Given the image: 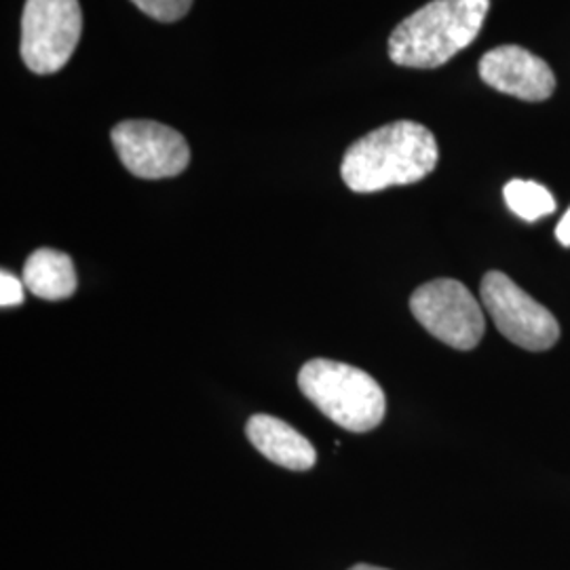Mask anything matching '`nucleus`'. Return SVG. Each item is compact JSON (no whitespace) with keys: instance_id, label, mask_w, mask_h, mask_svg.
<instances>
[{"instance_id":"nucleus-1","label":"nucleus","mask_w":570,"mask_h":570,"mask_svg":"<svg viewBox=\"0 0 570 570\" xmlns=\"http://www.w3.org/2000/svg\"><path fill=\"white\" fill-rule=\"evenodd\" d=\"M440 150L425 125H383L346 148L341 176L353 193H379L391 186L421 183L435 169Z\"/></svg>"},{"instance_id":"nucleus-12","label":"nucleus","mask_w":570,"mask_h":570,"mask_svg":"<svg viewBox=\"0 0 570 570\" xmlns=\"http://www.w3.org/2000/svg\"><path fill=\"white\" fill-rule=\"evenodd\" d=\"M144 16L153 18V20L178 21L190 11L193 0H131Z\"/></svg>"},{"instance_id":"nucleus-3","label":"nucleus","mask_w":570,"mask_h":570,"mask_svg":"<svg viewBox=\"0 0 570 570\" xmlns=\"http://www.w3.org/2000/svg\"><path fill=\"white\" fill-rule=\"evenodd\" d=\"M298 387L332 423L353 433L379 428L387 412L383 387L364 370L343 362H306L298 374Z\"/></svg>"},{"instance_id":"nucleus-13","label":"nucleus","mask_w":570,"mask_h":570,"mask_svg":"<svg viewBox=\"0 0 570 570\" xmlns=\"http://www.w3.org/2000/svg\"><path fill=\"white\" fill-rule=\"evenodd\" d=\"M23 282H20L16 275H11L9 271L0 273V306H18L23 303L26 294H23Z\"/></svg>"},{"instance_id":"nucleus-7","label":"nucleus","mask_w":570,"mask_h":570,"mask_svg":"<svg viewBox=\"0 0 570 570\" xmlns=\"http://www.w3.org/2000/svg\"><path fill=\"white\" fill-rule=\"evenodd\" d=\"M121 164L144 180H161L183 174L190 148L183 134L157 121H122L110 131Z\"/></svg>"},{"instance_id":"nucleus-9","label":"nucleus","mask_w":570,"mask_h":570,"mask_svg":"<svg viewBox=\"0 0 570 570\" xmlns=\"http://www.w3.org/2000/svg\"><path fill=\"white\" fill-rule=\"evenodd\" d=\"M245 433L254 449L271 463L289 471H308L317 463V452L303 433L271 414L249 416Z\"/></svg>"},{"instance_id":"nucleus-10","label":"nucleus","mask_w":570,"mask_h":570,"mask_svg":"<svg viewBox=\"0 0 570 570\" xmlns=\"http://www.w3.org/2000/svg\"><path fill=\"white\" fill-rule=\"evenodd\" d=\"M21 282L42 301H66L79 285L72 258L51 247H41L28 256Z\"/></svg>"},{"instance_id":"nucleus-4","label":"nucleus","mask_w":570,"mask_h":570,"mask_svg":"<svg viewBox=\"0 0 570 570\" xmlns=\"http://www.w3.org/2000/svg\"><path fill=\"white\" fill-rule=\"evenodd\" d=\"M79 0H26L21 16V60L37 75H53L81 41Z\"/></svg>"},{"instance_id":"nucleus-14","label":"nucleus","mask_w":570,"mask_h":570,"mask_svg":"<svg viewBox=\"0 0 570 570\" xmlns=\"http://www.w3.org/2000/svg\"><path fill=\"white\" fill-rule=\"evenodd\" d=\"M556 239L564 247H570V209L564 214V218L556 226Z\"/></svg>"},{"instance_id":"nucleus-5","label":"nucleus","mask_w":570,"mask_h":570,"mask_svg":"<svg viewBox=\"0 0 570 570\" xmlns=\"http://www.w3.org/2000/svg\"><path fill=\"white\" fill-rule=\"evenodd\" d=\"M410 311L431 336L459 351L475 348L487 332L482 306L456 279H435L416 287Z\"/></svg>"},{"instance_id":"nucleus-2","label":"nucleus","mask_w":570,"mask_h":570,"mask_svg":"<svg viewBox=\"0 0 570 570\" xmlns=\"http://www.w3.org/2000/svg\"><path fill=\"white\" fill-rule=\"evenodd\" d=\"M490 0H433L389 37V58L404 68H440L478 39Z\"/></svg>"},{"instance_id":"nucleus-11","label":"nucleus","mask_w":570,"mask_h":570,"mask_svg":"<svg viewBox=\"0 0 570 570\" xmlns=\"http://www.w3.org/2000/svg\"><path fill=\"white\" fill-rule=\"evenodd\" d=\"M505 204L515 216L537 223L556 212V199L543 184L532 180H510L503 188Z\"/></svg>"},{"instance_id":"nucleus-8","label":"nucleus","mask_w":570,"mask_h":570,"mask_svg":"<svg viewBox=\"0 0 570 570\" xmlns=\"http://www.w3.org/2000/svg\"><path fill=\"white\" fill-rule=\"evenodd\" d=\"M480 77L492 89L524 102H543L556 89L550 63L518 45L494 47L484 53Z\"/></svg>"},{"instance_id":"nucleus-6","label":"nucleus","mask_w":570,"mask_h":570,"mask_svg":"<svg viewBox=\"0 0 570 570\" xmlns=\"http://www.w3.org/2000/svg\"><path fill=\"white\" fill-rule=\"evenodd\" d=\"M480 294L494 326L513 345L527 351H548L558 343V320L505 273H487Z\"/></svg>"},{"instance_id":"nucleus-15","label":"nucleus","mask_w":570,"mask_h":570,"mask_svg":"<svg viewBox=\"0 0 570 570\" xmlns=\"http://www.w3.org/2000/svg\"><path fill=\"white\" fill-rule=\"evenodd\" d=\"M351 570H387L381 569V567H370V564H357V567H353Z\"/></svg>"}]
</instances>
